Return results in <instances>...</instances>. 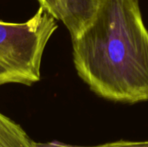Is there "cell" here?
Returning a JSON list of instances; mask_svg holds the SVG:
<instances>
[{
  "mask_svg": "<svg viewBox=\"0 0 148 147\" xmlns=\"http://www.w3.org/2000/svg\"><path fill=\"white\" fill-rule=\"evenodd\" d=\"M0 147H36L23 128L0 113Z\"/></svg>",
  "mask_w": 148,
  "mask_h": 147,
  "instance_id": "obj_4",
  "label": "cell"
},
{
  "mask_svg": "<svg viewBox=\"0 0 148 147\" xmlns=\"http://www.w3.org/2000/svg\"><path fill=\"white\" fill-rule=\"evenodd\" d=\"M72 45L76 72L95 94L121 103L148 101V31L138 0H101Z\"/></svg>",
  "mask_w": 148,
  "mask_h": 147,
  "instance_id": "obj_1",
  "label": "cell"
},
{
  "mask_svg": "<svg viewBox=\"0 0 148 147\" xmlns=\"http://www.w3.org/2000/svg\"><path fill=\"white\" fill-rule=\"evenodd\" d=\"M40 7L78 37L94 21L101 0H36Z\"/></svg>",
  "mask_w": 148,
  "mask_h": 147,
  "instance_id": "obj_3",
  "label": "cell"
},
{
  "mask_svg": "<svg viewBox=\"0 0 148 147\" xmlns=\"http://www.w3.org/2000/svg\"><path fill=\"white\" fill-rule=\"evenodd\" d=\"M57 27L41 7L23 23L0 21V87L40 81L43 52Z\"/></svg>",
  "mask_w": 148,
  "mask_h": 147,
  "instance_id": "obj_2",
  "label": "cell"
},
{
  "mask_svg": "<svg viewBox=\"0 0 148 147\" xmlns=\"http://www.w3.org/2000/svg\"><path fill=\"white\" fill-rule=\"evenodd\" d=\"M36 147H148V140L145 141H129V140H119L114 142H108L94 146H74L59 141H51L46 143H37L36 142Z\"/></svg>",
  "mask_w": 148,
  "mask_h": 147,
  "instance_id": "obj_5",
  "label": "cell"
}]
</instances>
